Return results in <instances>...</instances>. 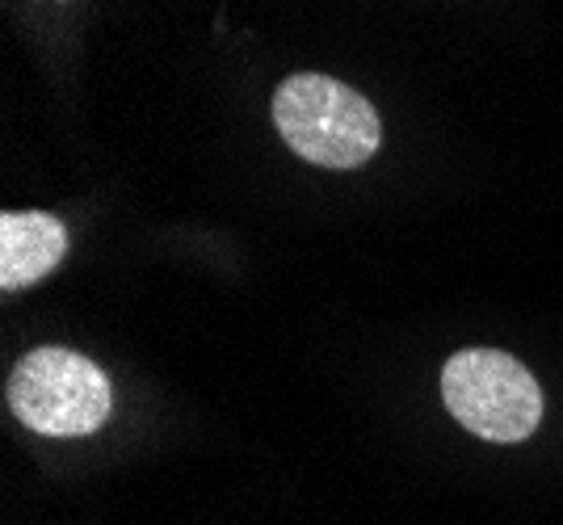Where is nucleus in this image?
Instances as JSON below:
<instances>
[{
    "mask_svg": "<svg viewBox=\"0 0 563 525\" xmlns=\"http://www.w3.org/2000/svg\"><path fill=\"white\" fill-rule=\"evenodd\" d=\"M68 253V227L47 211L0 215V287L22 290L43 282Z\"/></svg>",
    "mask_w": 563,
    "mask_h": 525,
    "instance_id": "obj_4",
    "label": "nucleus"
},
{
    "mask_svg": "<svg viewBox=\"0 0 563 525\" xmlns=\"http://www.w3.org/2000/svg\"><path fill=\"white\" fill-rule=\"evenodd\" d=\"M450 416L484 442H526L542 421L534 375L500 349H463L442 370Z\"/></svg>",
    "mask_w": 563,
    "mask_h": 525,
    "instance_id": "obj_3",
    "label": "nucleus"
},
{
    "mask_svg": "<svg viewBox=\"0 0 563 525\" xmlns=\"http://www.w3.org/2000/svg\"><path fill=\"white\" fill-rule=\"evenodd\" d=\"M274 122L286 147L320 168H362L383 139L375 105L324 72L286 76L274 93Z\"/></svg>",
    "mask_w": 563,
    "mask_h": 525,
    "instance_id": "obj_1",
    "label": "nucleus"
},
{
    "mask_svg": "<svg viewBox=\"0 0 563 525\" xmlns=\"http://www.w3.org/2000/svg\"><path fill=\"white\" fill-rule=\"evenodd\" d=\"M4 395L25 429L43 437H85L101 429L114 407L106 370L59 345L25 354L9 375Z\"/></svg>",
    "mask_w": 563,
    "mask_h": 525,
    "instance_id": "obj_2",
    "label": "nucleus"
}]
</instances>
